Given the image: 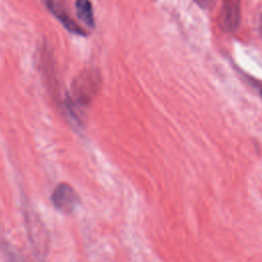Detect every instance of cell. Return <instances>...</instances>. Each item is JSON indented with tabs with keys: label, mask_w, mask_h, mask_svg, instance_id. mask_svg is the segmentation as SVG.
I'll list each match as a JSON object with an SVG mask.
<instances>
[{
	"label": "cell",
	"mask_w": 262,
	"mask_h": 262,
	"mask_svg": "<svg viewBox=\"0 0 262 262\" xmlns=\"http://www.w3.org/2000/svg\"><path fill=\"white\" fill-rule=\"evenodd\" d=\"M101 87V77L96 69L89 68L80 72L72 83L71 101L79 106L89 104Z\"/></svg>",
	"instance_id": "6da1fadb"
},
{
	"label": "cell",
	"mask_w": 262,
	"mask_h": 262,
	"mask_svg": "<svg viewBox=\"0 0 262 262\" xmlns=\"http://www.w3.org/2000/svg\"><path fill=\"white\" fill-rule=\"evenodd\" d=\"M26 223L30 242L37 255H45L48 248V235L44 224L31 210L26 212Z\"/></svg>",
	"instance_id": "7a4b0ae2"
},
{
	"label": "cell",
	"mask_w": 262,
	"mask_h": 262,
	"mask_svg": "<svg viewBox=\"0 0 262 262\" xmlns=\"http://www.w3.org/2000/svg\"><path fill=\"white\" fill-rule=\"evenodd\" d=\"M51 202L58 211L70 214L76 210L80 199L76 190L68 183H59L51 194Z\"/></svg>",
	"instance_id": "3957f363"
},
{
	"label": "cell",
	"mask_w": 262,
	"mask_h": 262,
	"mask_svg": "<svg viewBox=\"0 0 262 262\" xmlns=\"http://www.w3.org/2000/svg\"><path fill=\"white\" fill-rule=\"evenodd\" d=\"M241 20L238 0H224L220 12V26L225 32H233L237 29Z\"/></svg>",
	"instance_id": "277c9868"
},
{
	"label": "cell",
	"mask_w": 262,
	"mask_h": 262,
	"mask_svg": "<svg viewBox=\"0 0 262 262\" xmlns=\"http://www.w3.org/2000/svg\"><path fill=\"white\" fill-rule=\"evenodd\" d=\"M45 6L47 7V9L55 16L56 19L59 20V23L71 33L76 34V35H81V36H85L86 33L85 31L79 26L77 25L74 19L68 14L66 8L63 7V5L61 3H59L56 0H43Z\"/></svg>",
	"instance_id": "5b68a950"
},
{
	"label": "cell",
	"mask_w": 262,
	"mask_h": 262,
	"mask_svg": "<svg viewBox=\"0 0 262 262\" xmlns=\"http://www.w3.org/2000/svg\"><path fill=\"white\" fill-rule=\"evenodd\" d=\"M75 7L78 17L89 28H94L95 23L93 16V8L90 0H76Z\"/></svg>",
	"instance_id": "8992f818"
},
{
	"label": "cell",
	"mask_w": 262,
	"mask_h": 262,
	"mask_svg": "<svg viewBox=\"0 0 262 262\" xmlns=\"http://www.w3.org/2000/svg\"><path fill=\"white\" fill-rule=\"evenodd\" d=\"M195 2H198L200 5H204V6H206V5H209L210 3H212L213 2V0H194Z\"/></svg>",
	"instance_id": "52a82bcc"
},
{
	"label": "cell",
	"mask_w": 262,
	"mask_h": 262,
	"mask_svg": "<svg viewBox=\"0 0 262 262\" xmlns=\"http://www.w3.org/2000/svg\"><path fill=\"white\" fill-rule=\"evenodd\" d=\"M260 28H261V30H262V16H261V27H260Z\"/></svg>",
	"instance_id": "ba28073f"
},
{
	"label": "cell",
	"mask_w": 262,
	"mask_h": 262,
	"mask_svg": "<svg viewBox=\"0 0 262 262\" xmlns=\"http://www.w3.org/2000/svg\"><path fill=\"white\" fill-rule=\"evenodd\" d=\"M261 95H262V90H261Z\"/></svg>",
	"instance_id": "9c48e42d"
}]
</instances>
